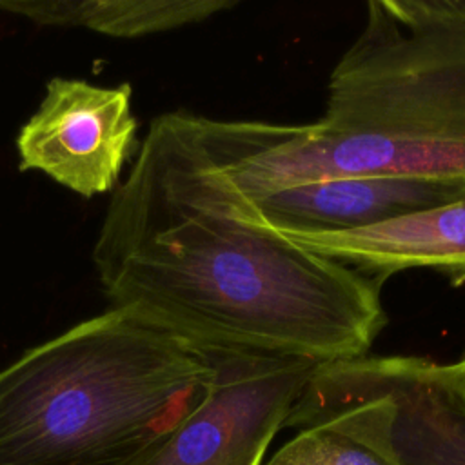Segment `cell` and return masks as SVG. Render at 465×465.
Wrapping results in <instances>:
<instances>
[{
    "label": "cell",
    "instance_id": "cell-7",
    "mask_svg": "<svg viewBox=\"0 0 465 465\" xmlns=\"http://www.w3.org/2000/svg\"><path fill=\"white\" fill-rule=\"evenodd\" d=\"M285 427L298 432L269 465H401L391 441V405L320 363Z\"/></svg>",
    "mask_w": 465,
    "mask_h": 465
},
{
    "label": "cell",
    "instance_id": "cell-10",
    "mask_svg": "<svg viewBox=\"0 0 465 465\" xmlns=\"http://www.w3.org/2000/svg\"><path fill=\"white\" fill-rule=\"evenodd\" d=\"M452 365H454V371H456V374H458V380H460V383H461V387H463V391H465V354H463L458 361H454Z\"/></svg>",
    "mask_w": 465,
    "mask_h": 465
},
{
    "label": "cell",
    "instance_id": "cell-5",
    "mask_svg": "<svg viewBox=\"0 0 465 465\" xmlns=\"http://www.w3.org/2000/svg\"><path fill=\"white\" fill-rule=\"evenodd\" d=\"M131 98L129 84L51 78L38 109L18 131L20 171H40L84 198L116 189L140 147Z\"/></svg>",
    "mask_w": 465,
    "mask_h": 465
},
{
    "label": "cell",
    "instance_id": "cell-9",
    "mask_svg": "<svg viewBox=\"0 0 465 465\" xmlns=\"http://www.w3.org/2000/svg\"><path fill=\"white\" fill-rule=\"evenodd\" d=\"M236 0H0V11L36 25L85 27L107 36L138 38L203 22Z\"/></svg>",
    "mask_w": 465,
    "mask_h": 465
},
{
    "label": "cell",
    "instance_id": "cell-3",
    "mask_svg": "<svg viewBox=\"0 0 465 465\" xmlns=\"http://www.w3.org/2000/svg\"><path fill=\"white\" fill-rule=\"evenodd\" d=\"M209 378L203 349L109 307L0 369V465H140Z\"/></svg>",
    "mask_w": 465,
    "mask_h": 465
},
{
    "label": "cell",
    "instance_id": "cell-4",
    "mask_svg": "<svg viewBox=\"0 0 465 465\" xmlns=\"http://www.w3.org/2000/svg\"><path fill=\"white\" fill-rule=\"evenodd\" d=\"M211 378L200 403L140 465H260L309 378V358L203 349Z\"/></svg>",
    "mask_w": 465,
    "mask_h": 465
},
{
    "label": "cell",
    "instance_id": "cell-2",
    "mask_svg": "<svg viewBox=\"0 0 465 465\" xmlns=\"http://www.w3.org/2000/svg\"><path fill=\"white\" fill-rule=\"evenodd\" d=\"M307 125L205 120L247 196L349 176L465 178V0H371Z\"/></svg>",
    "mask_w": 465,
    "mask_h": 465
},
{
    "label": "cell",
    "instance_id": "cell-1",
    "mask_svg": "<svg viewBox=\"0 0 465 465\" xmlns=\"http://www.w3.org/2000/svg\"><path fill=\"white\" fill-rule=\"evenodd\" d=\"M109 307L200 349L360 358L387 325L381 282L263 222L214 154L200 114L156 116L93 245Z\"/></svg>",
    "mask_w": 465,
    "mask_h": 465
},
{
    "label": "cell",
    "instance_id": "cell-6",
    "mask_svg": "<svg viewBox=\"0 0 465 465\" xmlns=\"http://www.w3.org/2000/svg\"><path fill=\"white\" fill-rule=\"evenodd\" d=\"M465 194V178L349 176L249 196L274 231L329 234L380 225Z\"/></svg>",
    "mask_w": 465,
    "mask_h": 465
},
{
    "label": "cell",
    "instance_id": "cell-8",
    "mask_svg": "<svg viewBox=\"0 0 465 465\" xmlns=\"http://www.w3.org/2000/svg\"><path fill=\"white\" fill-rule=\"evenodd\" d=\"M287 238L381 283L407 269H432L452 287L465 283V194L365 229Z\"/></svg>",
    "mask_w": 465,
    "mask_h": 465
}]
</instances>
